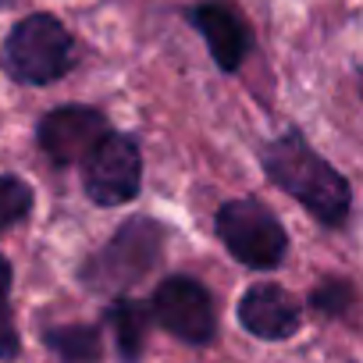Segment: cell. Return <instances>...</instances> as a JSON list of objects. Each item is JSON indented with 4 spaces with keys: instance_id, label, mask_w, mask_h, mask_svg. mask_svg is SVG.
Returning <instances> with one entry per match:
<instances>
[{
    "instance_id": "obj_1",
    "label": "cell",
    "mask_w": 363,
    "mask_h": 363,
    "mask_svg": "<svg viewBox=\"0 0 363 363\" xmlns=\"http://www.w3.org/2000/svg\"><path fill=\"white\" fill-rule=\"evenodd\" d=\"M267 178L289 196H296L324 225H342L349 214V182L320 160L299 132H289L264 153Z\"/></svg>"
},
{
    "instance_id": "obj_2",
    "label": "cell",
    "mask_w": 363,
    "mask_h": 363,
    "mask_svg": "<svg viewBox=\"0 0 363 363\" xmlns=\"http://www.w3.org/2000/svg\"><path fill=\"white\" fill-rule=\"evenodd\" d=\"M4 72L26 86H47L72 72L75 65V40L54 15H29L22 18L0 50Z\"/></svg>"
},
{
    "instance_id": "obj_3",
    "label": "cell",
    "mask_w": 363,
    "mask_h": 363,
    "mask_svg": "<svg viewBox=\"0 0 363 363\" xmlns=\"http://www.w3.org/2000/svg\"><path fill=\"white\" fill-rule=\"evenodd\" d=\"M218 235L228 246V253L239 264L253 267V271L278 267L285 260V250H289L285 228L257 200H228V203H221V211H218Z\"/></svg>"
},
{
    "instance_id": "obj_4",
    "label": "cell",
    "mask_w": 363,
    "mask_h": 363,
    "mask_svg": "<svg viewBox=\"0 0 363 363\" xmlns=\"http://www.w3.org/2000/svg\"><path fill=\"white\" fill-rule=\"evenodd\" d=\"M160 228L146 218L139 221H125V228L86 264V281L100 292H121L128 285H135L160 253Z\"/></svg>"
},
{
    "instance_id": "obj_5",
    "label": "cell",
    "mask_w": 363,
    "mask_h": 363,
    "mask_svg": "<svg viewBox=\"0 0 363 363\" xmlns=\"http://www.w3.org/2000/svg\"><path fill=\"white\" fill-rule=\"evenodd\" d=\"M143 182L139 143L125 132H107L104 143L86 157V193L100 207L128 203Z\"/></svg>"
},
{
    "instance_id": "obj_6",
    "label": "cell",
    "mask_w": 363,
    "mask_h": 363,
    "mask_svg": "<svg viewBox=\"0 0 363 363\" xmlns=\"http://www.w3.org/2000/svg\"><path fill=\"white\" fill-rule=\"evenodd\" d=\"M153 317L182 342L193 345H207L218 331V313H214V299L211 292L196 281V278H167L157 292H153Z\"/></svg>"
},
{
    "instance_id": "obj_7",
    "label": "cell",
    "mask_w": 363,
    "mask_h": 363,
    "mask_svg": "<svg viewBox=\"0 0 363 363\" xmlns=\"http://www.w3.org/2000/svg\"><path fill=\"white\" fill-rule=\"evenodd\" d=\"M107 132H111V128H107V118H104L100 111L68 104V107L50 111V114L40 121V146H43V153H47L54 164L68 167V164L86 160V157L104 143Z\"/></svg>"
},
{
    "instance_id": "obj_8",
    "label": "cell",
    "mask_w": 363,
    "mask_h": 363,
    "mask_svg": "<svg viewBox=\"0 0 363 363\" xmlns=\"http://www.w3.org/2000/svg\"><path fill=\"white\" fill-rule=\"evenodd\" d=\"M239 320L250 335L257 338H267V342H278V338H289L296 335L299 320H303V310L299 303L278 289V285H257L242 296L239 303Z\"/></svg>"
},
{
    "instance_id": "obj_9",
    "label": "cell",
    "mask_w": 363,
    "mask_h": 363,
    "mask_svg": "<svg viewBox=\"0 0 363 363\" xmlns=\"http://www.w3.org/2000/svg\"><path fill=\"white\" fill-rule=\"evenodd\" d=\"M189 22L203 33L218 68L225 72H235L242 65V57L250 54V29L246 22L239 18V11L232 4H221V0H214V4H200L189 11Z\"/></svg>"
},
{
    "instance_id": "obj_10",
    "label": "cell",
    "mask_w": 363,
    "mask_h": 363,
    "mask_svg": "<svg viewBox=\"0 0 363 363\" xmlns=\"http://www.w3.org/2000/svg\"><path fill=\"white\" fill-rule=\"evenodd\" d=\"M47 345L65 359V363H96L100 359V335L96 328H50L47 331Z\"/></svg>"
},
{
    "instance_id": "obj_11",
    "label": "cell",
    "mask_w": 363,
    "mask_h": 363,
    "mask_svg": "<svg viewBox=\"0 0 363 363\" xmlns=\"http://www.w3.org/2000/svg\"><path fill=\"white\" fill-rule=\"evenodd\" d=\"M111 328L118 338V352L125 363H135L143 352V331H146V310L139 303H118L111 310Z\"/></svg>"
},
{
    "instance_id": "obj_12",
    "label": "cell",
    "mask_w": 363,
    "mask_h": 363,
    "mask_svg": "<svg viewBox=\"0 0 363 363\" xmlns=\"http://www.w3.org/2000/svg\"><path fill=\"white\" fill-rule=\"evenodd\" d=\"M33 211V189L26 186L22 178L0 174V232L26 221Z\"/></svg>"
},
{
    "instance_id": "obj_13",
    "label": "cell",
    "mask_w": 363,
    "mask_h": 363,
    "mask_svg": "<svg viewBox=\"0 0 363 363\" xmlns=\"http://www.w3.org/2000/svg\"><path fill=\"white\" fill-rule=\"evenodd\" d=\"M18 356V328L11 317V264L0 257V359Z\"/></svg>"
},
{
    "instance_id": "obj_14",
    "label": "cell",
    "mask_w": 363,
    "mask_h": 363,
    "mask_svg": "<svg viewBox=\"0 0 363 363\" xmlns=\"http://www.w3.org/2000/svg\"><path fill=\"white\" fill-rule=\"evenodd\" d=\"M338 292H345V285H342V281H331V285H328V292H320V296H317V303H320L324 310H335V313H338V306H342Z\"/></svg>"
}]
</instances>
